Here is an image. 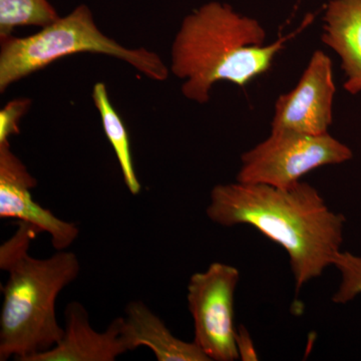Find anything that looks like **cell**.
<instances>
[{"label":"cell","instance_id":"obj_1","mask_svg":"<svg viewBox=\"0 0 361 361\" xmlns=\"http://www.w3.org/2000/svg\"><path fill=\"white\" fill-rule=\"evenodd\" d=\"M206 214L223 227L251 226L281 246L289 256L296 294L334 266L346 223L343 214L330 210L318 190L302 180L288 189L237 180L217 185Z\"/></svg>","mask_w":361,"mask_h":361},{"label":"cell","instance_id":"obj_2","mask_svg":"<svg viewBox=\"0 0 361 361\" xmlns=\"http://www.w3.org/2000/svg\"><path fill=\"white\" fill-rule=\"evenodd\" d=\"M304 26L266 44L267 33L256 18L213 0L185 16L171 47L170 71L184 80V97L204 104L218 82L246 87L267 73Z\"/></svg>","mask_w":361,"mask_h":361},{"label":"cell","instance_id":"obj_3","mask_svg":"<svg viewBox=\"0 0 361 361\" xmlns=\"http://www.w3.org/2000/svg\"><path fill=\"white\" fill-rule=\"evenodd\" d=\"M39 233L35 225L20 221L16 234L0 247V268L9 274L2 287L1 361H28L56 346L65 334L56 319V298L77 279L80 261L66 250L47 259L32 257L30 243Z\"/></svg>","mask_w":361,"mask_h":361},{"label":"cell","instance_id":"obj_4","mask_svg":"<svg viewBox=\"0 0 361 361\" xmlns=\"http://www.w3.org/2000/svg\"><path fill=\"white\" fill-rule=\"evenodd\" d=\"M82 52L121 59L156 82H164L170 75L159 54L144 47L128 49L106 37L90 7L80 4L30 37H0V92L59 59Z\"/></svg>","mask_w":361,"mask_h":361},{"label":"cell","instance_id":"obj_5","mask_svg":"<svg viewBox=\"0 0 361 361\" xmlns=\"http://www.w3.org/2000/svg\"><path fill=\"white\" fill-rule=\"evenodd\" d=\"M353 158L348 145L332 137L294 130H271L269 137L241 157L237 182L288 189L304 176Z\"/></svg>","mask_w":361,"mask_h":361},{"label":"cell","instance_id":"obj_6","mask_svg":"<svg viewBox=\"0 0 361 361\" xmlns=\"http://www.w3.org/2000/svg\"><path fill=\"white\" fill-rule=\"evenodd\" d=\"M239 280L238 268L213 262L204 272L192 275L188 283L194 341L211 361L239 360L234 324V297Z\"/></svg>","mask_w":361,"mask_h":361},{"label":"cell","instance_id":"obj_7","mask_svg":"<svg viewBox=\"0 0 361 361\" xmlns=\"http://www.w3.org/2000/svg\"><path fill=\"white\" fill-rule=\"evenodd\" d=\"M336 92L331 59L324 51L313 52L295 87L277 97L271 130L326 134L334 121Z\"/></svg>","mask_w":361,"mask_h":361},{"label":"cell","instance_id":"obj_8","mask_svg":"<svg viewBox=\"0 0 361 361\" xmlns=\"http://www.w3.org/2000/svg\"><path fill=\"white\" fill-rule=\"evenodd\" d=\"M37 186V180L11 151L9 141L0 142V218L35 225L49 233L56 251L66 250L78 239L80 229L33 201L32 190Z\"/></svg>","mask_w":361,"mask_h":361},{"label":"cell","instance_id":"obj_9","mask_svg":"<svg viewBox=\"0 0 361 361\" xmlns=\"http://www.w3.org/2000/svg\"><path fill=\"white\" fill-rule=\"evenodd\" d=\"M65 322L61 341L28 361H114L129 351L122 334L123 317L115 318L99 332L90 326L85 306L73 301L66 306Z\"/></svg>","mask_w":361,"mask_h":361},{"label":"cell","instance_id":"obj_10","mask_svg":"<svg viewBox=\"0 0 361 361\" xmlns=\"http://www.w3.org/2000/svg\"><path fill=\"white\" fill-rule=\"evenodd\" d=\"M322 23V39L341 61L344 89L360 94L361 0H329Z\"/></svg>","mask_w":361,"mask_h":361},{"label":"cell","instance_id":"obj_11","mask_svg":"<svg viewBox=\"0 0 361 361\" xmlns=\"http://www.w3.org/2000/svg\"><path fill=\"white\" fill-rule=\"evenodd\" d=\"M123 336L129 351L147 346L158 361H211L196 342L180 341L148 306L132 301L126 308Z\"/></svg>","mask_w":361,"mask_h":361},{"label":"cell","instance_id":"obj_12","mask_svg":"<svg viewBox=\"0 0 361 361\" xmlns=\"http://www.w3.org/2000/svg\"><path fill=\"white\" fill-rule=\"evenodd\" d=\"M92 97L94 106L101 116L104 134L108 137L118 159L123 182L130 193L137 196L141 193L142 185L135 174L129 134L126 129L125 123L118 116V111L114 109L108 90L104 82H97L94 85Z\"/></svg>","mask_w":361,"mask_h":361},{"label":"cell","instance_id":"obj_13","mask_svg":"<svg viewBox=\"0 0 361 361\" xmlns=\"http://www.w3.org/2000/svg\"><path fill=\"white\" fill-rule=\"evenodd\" d=\"M59 18L49 0H0V37L23 26L51 25Z\"/></svg>","mask_w":361,"mask_h":361},{"label":"cell","instance_id":"obj_14","mask_svg":"<svg viewBox=\"0 0 361 361\" xmlns=\"http://www.w3.org/2000/svg\"><path fill=\"white\" fill-rule=\"evenodd\" d=\"M341 273V283L332 296L336 304H346L361 294V256L348 251H341L334 262Z\"/></svg>","mask_w":361,"mask_h":361},{"label":"cell","instance_id":"obj_15","mask_svg":"<svg viewBox=\"0 0 361 361\" xmlns=\"http://www.w3.org/2000/svg\"><path fill=\"white\" fill-rule=\"evenodd\" d=\"M32 101L27 97H18L6 104L0 111V142H8L9 137L20 135L21 118L30 110Z\"/></svg>","mask_w":361,"mask_h":361},{"label":"cell","instance_id":"obj_16","mask_svg":"<svg viewBox=\"0 0 361 361\" xmlns=\"http://www.w3.org/2000/svg\"><path fill=\"white\" fill-rule=\"evenodd\" d=\"M235 343H236L237 353L238 357L242 361H257L259 355L254 345L253 339H252L250 332L244 326L240 325L236 329V336H235Z\"/></svg>","mask_w":361,"mask_h":361}]
</instances>
